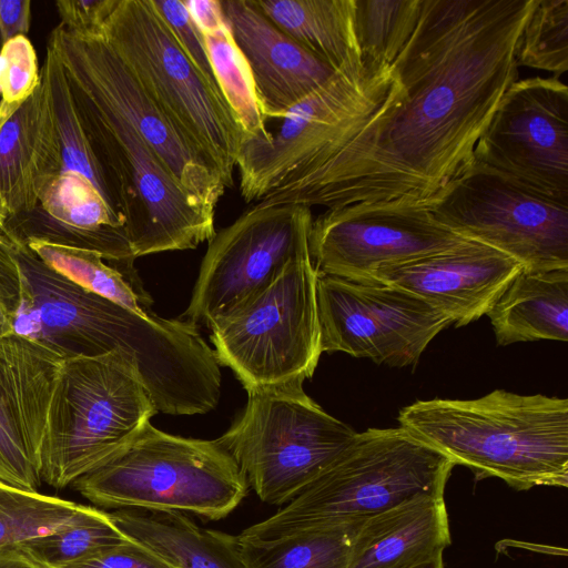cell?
Instances as JSON below:
<instances>
[{
    "label": "cell",
    "mask_w": 568,
    "mask_h": 568,
    "mask_svg": "<svg viewBox=\"0 0 568 568\" xmlns=\"http://www.w3.org/2000/svg\"><path fill=\"white\" fill-rule=\"evenodd\" d=\"M517 64L560 75L568 70V0H537L517 48Z\"/></svg>",
    "instance_id": "obj_34"
},
{
    "label": "cell",
    "mask_w": 568,
    "mask_h": 568,
    "mask_svg": "<svg viewBox=\"0 0 568 568\" xmlns=\"http://www.w3.org/2000/svg\"><path fill=\"white\" fill-rule=\"evenodd\" d=\"M399 427L469 468L510 487L568 486V399L496 389L476 399L417 400Z\"/></svg>",
    "instance_id": "obj_3"
},
{
    "label": "cell",
    "mask_w": 568,
    "mask_h": 568,
    "mask_svg": "<svg viewBox=\"0 0 568 568\" xmlns=\"http://www.w3.org/2000/svg\"><path fill=\"white\" fill-rule=\"evenodd\" d=\"M455 465L402 427L368 428L292 501L239 538L271 542L303 531L357 524L420 496H444Z\"/></svg>",
    "instance_id": "obj_4"
},
{
    "label": "cell",
    "mask_w": 568,
    "mask_h": 568,
    "mask_svg": "<svg viewBox=\"0 0 568 568\" xmlns=\"http://www.w3.org/2000/svg\"><path fill=\"white\" fill-rule=\"evenodd\" d=\"M430 211L453 232L504 253L525 271L568 268V204L473 159L432 197Z\"/></svg>",
    "instance_id": "obj_12"
},
{
    "label": "cell",
    "mask_w": 568,
    "mask_h": 568,
    "mask_svg": "<svg viewBox=\"0 0 568 568\" xmlns=\"http://www.w3.org/2000/svg\"><path fill=\"white\" fill-rule=\"evenodd\" d=\"M44 264L82 288L129 307L151 314L152 300L120 270L91 251L33 241L26 244Z\"/></svg>",
    "instance_id": "obj_29"
},
{
    "label": "cell",
    "mask_w": 568,
    "mask_h": 568,
    "mask_svg": "<svg viewBox=\"0 0 568 568\" xmlns=\"http://www.w3.org/2000/svg\"><path fill=\"white\" fill-rule=\"evenodd\" d=\"M61 173V159L47 81L20 105L0 100V231L33 210L42 187Z\"/></svg>",
    "instance_id": "obj_22"
},
{
    "label": "cell",
    "mask_w": 568,
    "mask_h": 568,
    "mask_svg": "<svg viewBox=\"0 0 568 568\" xmlns=\"http://www.w3.org/2000/svg\"><path fill=\"white\" fill-rule=\"evenodd\" d=\"M267 119H282L337 71L275 26L253 0H221Z\"/></svg>",
    "instance_id": "obj_21"
},
{
    "label": "cell",
    "mask_w": 568,
    "mask_h": 568,
    "mask_svg": "<svg viewBox=\"0 0 568 568\" xmlns=\"http://www.w3.org/2000/svg\"><path fill=\"white\" fill-rule=\"evenodd\" d=\"M473 160L568 204V88L555 78L516 80L501 95Z\"/></svg>",
    "instance_id": "obj_16"
},
{
    "label": "cell",
    "mask_w": 568,
    "mask_h": 568,
    "mask_svg": "<svg viewBox=\"0 0 568 568\" xmlns=\"http://www.w3.org/2000/svg\"><path fill=\"white\" fill-rule=\"evenodd\" d=\"M158 414L121 352L62 361L40 448V478L72 485L126 445Z\"/></svg>",
    "instance_id": "obj_7"
},
{
    "label": "cell",
    "mask_w": 568,
    "mask_h": 568,
    "mask_svg": "<svg viewBox=\"0 0 568 568\" xmlns=\"http://www.w3.org/2000/svg\"><path fill=\"white\" fill-rule=\"evenodd\" d=\"M0 568H47L21 548L0 551Z\"/></svg>",
    "instance_id": "obj_42"
},
{
    "label": "cell",
    "mask_w": 568,
    "mask_h": 568,
    "mask_svg": "<svg viewBox=\"0 0 568 568\" xmlns=\"http://www.w3.org/2000/svg\"><path fill=\"white\" fill-rule=\"evenodd\" d=\"M432 197L359 202L326 209L313 219L308 234L315 270L318 274L374 283V274L383 266L455 250L471 242L435 219L430 211Z\"/></svg>",
    "instance_id": "obj_14"
},
{
    "label": "cell",
    "mask_w": 568,
    "mask_h": 568,
    "mask_svg": "<svg viewBox=\"0 0 568 568\" xmlns=\"http://www.w3.org/2000/svg\"><path fill=\"white\" fill-rule=\"evenodd\" d=\"M48 44L65 74L130 121L181 187L215 212L226 189L221 178L168 120L104 37H80L59 24Z\"/></svg>",
    "instance_id": "obj_17"
},
{
    "label": "cell",
    "mask_w": 568,
    "mask_h": 568,
    "mask_svg": "<svg viewBox=\"0 0 568 568\" xmlns=\"http://www.w3.org/2000/svg\"><path fill=\"white\" fill-rule=\"evenodd\" d=\"M521 270L511 257L471 241L455 250L383 266L373 282L413 293L460 327L486 315Z\"/></svg>",
    "instance_id": "obj_19"
},
{
    "label": "cell",
    "mask_w": 568,
    "mask_h": 568,
    "mask_svg": "<svg viewBox=\"0 0 568 568\" xmlns=\"http://www.w3.org/2000/svg\"><path fill=\"white\" fill-rule=\"evenodd\" d=\"M125 536L109 513L94 507L84 509L68 525L49 535L19 546L47 568H58L122 542Z\"/></svg>",
    "instance_id": "obj_33"
},
{
    "label": "cell",
    "mask_w": 568,
    "mask_h": 568,
    "mask_svg": "<svg viewBox=\"0 0 568 568\" xmlns=\"http://www.w3.org/2000/svg\"><path fill=\"white\" fill-rule=\"evenodd\" d=\"M102 36L168 120L231 187L244 140L242 126L152 0H116Z\"/></svg>",
    "instance_id": "obj_6"
},
{
    "label": "cell",
    "mask_w": 568,
    "mask_h": 568,
    "mask_svg": "<svg viewBox=\"0 0 568 568\" xmlns=\"http://www.w3.org/2000/svg\"><path fill=\"white\" fill-rule=\"evenodd\" d=\"M72 485L97 506L190 513L211 520L226 517L248 490L217 439L171 435L150 422Z\"/></svg>",
    "instance_id": "obj_5"
},
{
    "label": "cell",
    "mask_w": 568,
    "mask_h": 568,
    "mask_svg": "<svg viewBox=\"0 0 568 568\" xmlns=\"http://www.w3.org/2000/svg\"><path fill=\"white\" fill-rule=\"evenodd\" d=\"M23 276L14 332L63 358L121 352L133 362L158 413L205 412L221 388L220 364L199 327L142 314L89 292L12 242Z\"/></svg>",
    "instance_id": "obj_2"
},
{
    "label": "cell",
    "mask_w": 568,
    "mask_h": 568,
    "mask_svg": "<svg viewBox=\"0 0 568 568\" xmlns=\"http://www.w3.org/2000/svg\"><path fill=\"white\" fill-rule=\"evenodd\" d=\"M67 79L93 152L116 194L134 256L210 242L216 233L215 212L181 187L130 121L87 85Z\"/></svg>",
    "instance_id": "obj_8"
},
{
    "label": "cell",
    "mask_w": 568,
    "mask_h": 568,
    "mask_svg": "<svg viewBox=\"0 0 568 568\" xmlns=\"http://www.w3.org/2000/svg\"><path fill=\"white\" fill-rule=\"evenodd\" d=\"M356 434L315 403L302 383H295L248 392L243 413L217 442L262 501L283 506Z\"/></svg>",
    "instance_id": "obj_9"
},
{
    "label": "cell",
    "mask_w": 568,
    "mask_h": 568,
    "mask_svg": "<svg viewBox=\"0 0 568 568\" xmlns=\"http://www.w3.org/2000/svg\"><path fill=\"white\" fill-rule=\"evenodd\" d=\"M58 568H175L145 545L128 538Z\"/></svg>",
    "instance_id": "obj_37"
},
{
    "label": "cell",
    "mask_w": 568,
    "mask_h": 568,
    "mask_svg": "<svg viewBox=\"0 0 568 568\" xmlns=\"http://www.w3.org/2000/svg\"><path fill=\"white\" fill-rule=\"evenodd\" d=\"M317 276L310 253L297 256L264 290L211 324L217 363L247 393L313 376L323 353Z\"/></svg>",
    "instance_id": "obj_10"
},
{
    "label": "cell",
    "mask_w": 568,
    "mask_h": 568,
    "mask_svg": "<svg viewBox=\"0 0 568 568\" xmlns=\"http://www.w3.org/2000/svg\"><path fill=\"white\" fill-rule=\"evenodd\" d=\"M40 83L36 50L27 36L10 39L0 50V95L20 106Z\"/></svg>",
    "instance_id": "obj_35"
},
{
    "label": "cell",
    "mask_w": 568,
    "mask_h": 568,
    "mask_svg": "<svg viewBox=\"0 0 568 568\" xmlns=\"http://www.w3.org/2000/svg\"><path fill=\"white\" fill-rule=\"evenodd\" d=\"M312 211L255 203L209 242L185 321L210 328L264 290L293 258L310 253Z\"/></svg>",
    "instance_id": "obj_13"
},
{
    "label": "cell",
    "mask_w": 568,
    "mask_h": 568,
    "mask_svg": "<svg viewBox=\"0 0 568 568\" xmlns=\"http://www.w3.org/2000/svg\"><path fill=\"white\" fill-rule=\"evenodd\" d=\"M84 507L0 481V551L57 531Z\"/></svg>",
    "instance_id": "obj_32"
},
{
    "label": "cell",
    "mask_w": 568,
    "mask_h": 568,
    "mask_svg": "<svg viewBox=\"0 0 568 568\" xmlns=\"http://www.w3.org/2000/svg\"><path fill=\"white\" fill-rule=\"evenodd\" d=\"M63 357L11 332L0 334V481L38 493L40 448Z\"/></svg>",
    "instance_id": "obj_18"
},
{
    "label": "cell",
    "mask_w": 568,
    "mask_h": 568,
    "mask_svg": "<svg viewBox=\"0 0 568 568\" xmlns=\"http://www.w3.org/2000/svg\"><path fill=\"white\" fill-rule=\"evenodd\" d=\"M40 71L49 89L61 173L85 178L100 192L111 210L123 220L113 186L98 161L80 121L63 67L49 44L45 61Z\"/></svg>",
    "instance_id": "obj_27"
},
{
    "label": "cell",
    "mask_w": 568,
    "mask_h": 568,
    "mask_svg": "<svg viewBox=\"0 0 568 568\" xmlns=\"http://www.w3.org/2000/svg\"><path fill=\"white\" fill-rule=\"evenodd\" d=\"M358 525L323 527L261 544L239 538L242 558L246 568H347Z\"/></svg>",
    "instance_id": "obj_28"
},
{
    "label": "cell",
    "mask_w": 568,
    "mask_h": 568,
    "mask_svg": "<svg viewBox=\"0 0 568 568\" xmlns=\"http://www.w3.org/2000/svg\"><path fill=\"white\" fill-rule=\"evenodd\" d=\"M536 2L423 0L379 109L260 203L333 209L436 195L471 161L501 95L518 80V41Z\"/></svg>",
    "instance_id": "obj_1"
},
{
    "label": "cell",
    "mask_w": 568,
    "mask_h": 568,
    "mask_svg": "<svg viewBox=\"0 0 568 568\" xmlns=\"http://www.w3.org/2000/svg\"><path fill=\"white\" fill-rule=\"evenodd\" d=\"M392 68L337 71L281 119L268 140L244 139L236 162L246 203H258L352 139L379 109Z\"/></svg>",
    "instance_id": "obj_11"
},
{
    "label": "cell",
    "mask_w": 568,
    "mask_h": 568,
    "mask_svg": "<svg viewBox=\"0 0 568 568\" xmlns=\"http://www.w3.org/2000/svg\"><path fill=\"white\" fill-rule=\"evenodd\" d=\"M30 23V0H0V50L10 39L27 36Z\"/></svg>",
    "instance_id": "obj_40"
},
{
    "label": "cell",
    "mask_w": 568,
    "mask_h": 568,
    "mask_svg": "<svg viewBox=\"0 0 568 568\" xmlns=\"http://www.w3.org/2000/svg\"><path fill=\"white\" fill-rule=\"evenodd\" d=\"M322 352H343L390 367L415 366L450 320L420 297L384 283L318 274Z\"/></svg>",
    "instance_id": "obj_15"
},
{
    "label": "cell",
    "mask_w": 568,
    "mask_h": 568,
    "mask_svg": "<svg viewBox=\"0 0 568 568\" xmlns=\"http://www.w3.org/2000/svg\"><path fill=\"white\" fill-rule=\"evenodd\" d=\"M19 244L39 241L100 254L124 273L136 258L124 221L85 178L61 173L41 190L38 205L9 220L0 231Z\"/></svg>",
    "instance_id": "obj_20"
},
{
    "label": "cell",
    "mask_w": 568,
    "mask_h": 568,
    "mask_svg": "<svg viewBox=\"0 0 568 568\" xmlns=\"http://www.w3.org/2000/svg\"><path fill=\"white\" fill-rule=\"evenodd\" d=\"M283 32L335 71L363 68L353 0H253Z\"/></svg>",
    "instance_id": "obj_26"
},
{
    "label": "cell",
    "mask_w": 568,
    "mask_h": 568,
    "mask_svg": "<svg viewBox=\"0 0 568 568\" xmlns=\"http://www.w3.org/2000/svg\"><path fill=\"white\" fill-rule=\"evenodd\" d=\"M115 3L116 0H59L55 6L61 27L73 34L91 37L102 34Z\"/></svg>",
    "instance_id": "obj_39"
},
{
    "label": "cell",
    "mask_w": 568,
    "mask_h": 568,
    "mask_svg": "<svg viewBox=\"0 0 568 568\" xmlns=\"http://www.w3.org/2000/svg\"><path fill=\"white\" fill-rule=\"evenodd\" d=\"M407 568H445L444 557L443 556H438V557L433 558L430 560L423 561L420 564H417V565H414V566H410V567H407Z\"/></svg>",
    "instance_id": "obj_43"
},
{
    "label": "cell",
    "mask_w": 568,
    "mask_h": 568,
    "mask_svg": "<svg viewBox=\"0 0 568 568\" xmlns=\"http://www.w3.org/2000/svg\"><path fill=\"white\" fill-rule=\"evenodd\" d=\"M22 298L23 276L12 243L0 233V334L14 331Z\"/></svg>",
    "instance_id": "obj_38"
},
{
    "label": "cell",
    "mask_w": 568,
    "mask_h": 568,
    "mask_svg": "<svg viewBox=\"0 0 568 568\" xmlns=\"http://www.w3.org/2000/svg\"><path fill=\"white\" fill-rule=\"evenodd\" d=\"M152 2L194 65L210 82L217 85L204 37L190 16L183 0H152Z\"/></svg>",
    "instance_id": "obj_36"
},
{
    "label": "cell",
    "mask_w": 568,
    "mask_h": 568,
    "mask_svg": "<svg viewBox=\"0 0 568 568\" xmlns=\"http://www.w3.org/2000/svg\"><path fill=\"white\" fill-rule=\"evenodd\" d=\"M356 40L364 68L390 69L412 37L423 0H353Z\"/></svg>",
    "instance_id": "obj_31"
},
{
    "label": "cell",
    "mask_w": 568,
    "mask_h": 568,
    "mask_svg": "<svg viewBox=\"0 0 568 568\" xmlns=\"http://www.w3.org/2000/svg\"><path fill=\"white\" fill-rule=\"evenodd\" d=\"M498 345L568 341V268L521 270L486 314Z\"/></svg>",
    "instance_id": "obj_25"
},
{
    "label": "cell",
    "mask_w": 568,
    "mask_h": 568,
    "mask_svg": "<svg viewBox=\"0 0 568 568\" xmlns=\"http://www.w3.org/2000/svg\"><path fill=\"white\" fill-rule=\"evenodd\" d=\"M109 515L125 536L175 568H246L239 536L199 527L182 513L123 508Z\"/></svg>",
    "instance_id": "obj_24"
},
{
    "label": "cell",
    "mask_w": 568,
    "mask_h": 568,
    "mask_svg": "<svg viewBox=\"0 0 568 568\" xmlns=\"http://www.w3.org/2000/svg\"><path fill=\"white\" fill-rule=\"evenodd\" d=\"M444 496H420L359 523L347 568H407L444 556L450 545Z\"/></svg>",
    "instance_id": "obj_23"
},
{
    "label": "cell",
    "mask_w": 568,
    "mask_h": 568,
    "mask_svg": "<svg viewBox=\"0 0 568 568\" xmlns=\"http://www.w3.org/2000/svg\"><path fill=\"white\" fill-rule=\"evenodd\" d=\"M219 89L240 122L244 139L268 140L264 114L251 69L227 22L202 32Z\"/></svg>",
    "instance_id": "obj_30"
},
{
    "label": "cell",
    "mask_w": 568,
    "mask_h": 568,
    "mask_svg": "<svg viewBox=\"0 0 568 568\" xmlns=\"http://www.w3.org/2000/svg\"><path fill=\"white\" fill-rule=\"evenodd\" d=\"M183 3L201 32L226 22L221 0H183Z\"/></svg>",
    "instance_id": "obj_41"
}]
</instances>
